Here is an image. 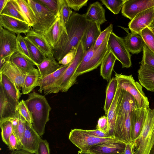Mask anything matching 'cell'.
Listing matches in <instances>:
<instances>
[{"label": "cell", "mask_w": 154, "mask_h": 154, "mask_svg": "<svg viewBox=\"0 0 154 154\" xmlns=\"http://www.w3.org/2000/svg\"><path fill=\"white\" fill-rule=\"evenodd\" d=\"M27 1L36 18V23L32 29L37 33L43 35L54 23L57 16L36 0Z\"/></svg>", "instance_id": "ba28073f"}, {"label": "cell", "mask_w": 154, "mask_h": 154, "mask_svg": "<svg viewBox=\"0 0 154 154\" xmlns=\"http://www.w3.org/2000/svg\"><path fill=\"white\" fill-rule=\"evenodd\" d=\"M154 19V6L137 14L128 23L131 32L139 34L145 28L149 27Z\"/></svg>", "instance_id": "5bb4252c"}, {"label": "cell", "mask_w": 154, "mask_h": 154, "mask_svg": "<svg viewBox=\"0 0 154 154\" xmlns=\"http://www.w3.org/2000/svg\"><path fill=\"white\" fill-rule=\"evenodd\" d=\"M69 139L80 150L78 153L88 152L91 146L99 143L111 142H121L114 137L98 138L87 134L85 130L72 129L70 132Z\"/></svg>", "instance_id": "9c48e42d"}, {"label": "cell", "mask_w": 154, "mask_h": 154, "mask_svg": "<svg viewBox=\"0 0 154 154\" xmlns=\"http://www.w3.org/2000/svg\"><path fill=\"white\" fill-rule=\"evenodd\" d=\"M139 108L134 98L123 92L119 97L116 108L117 119L113 136L120 142L135 146L132 126V111Z\"/></svg>", "instance_id": "7a4b0ae2"}, {"label": "cell", "mask_w": 154, "mask_h": 154, "mask_svg": "<svg viewBox=\"0 0 154 154\" xmlns=\"http://www.w3.org/2000/svg\"><path fill=\"white\" fill-rule=\"evenodd\" d=\"M116 59L109 50L103 60L100 68V75L103 79L108 81L111 80V76Z\"/></svg>", "instance_id": "f1b7e54d"}, {"label": "cell", "mask_w": 154, "mask_h": 154, "mask_svg": "<svg viewBox=\"0 0 154 154\" xmlns=\"http://www.w3.org/2000/svg\"><path fill=\"white\" fill-rule=\"evenodd\" d=\"M85 15L88 19L93 21L100 25L107 21L105 10L101 4L98 1L90 5Z\"/></svg>", "instance_id": "484cf974"}, {"label": "cell", "mask_w": 154, "mask_h": 154, "mask_svg": "<svg viewBox=\"0 0 154 154\" xmlns=\"http://www.w3.org/2000/svg\"><path fill=\"white\" fill-rule=\"evenodd\" d=\"M139 34L147 47L154 53V34L151 29L147 27L143 30Z\"/></svg>", "instance_id": "60d3db41"}, {"label": "cell", "mask_w": 154, "mask_h": 154, "mask_svg": "<svg viewBox=\"0 0 154 154\" xmlns=\"http://www.w3.org/2000/svg\"><path fill=\"white\" fill-rule=\"evenodd\" d=\"M89 20L85 14L73 12L66 25L67 32L63 31L56 46L52 49L54 56L58 62L70 51L77 48Z\"/></svg>", "instance_id": "6da1fadb"}, {"label": "cell", "mask_w": 154, "mask_h": 154, "mask_svg": "<svg viewBox=\"0 0 154 154\" xmlns=\"http://www.w3.org/2000/svg\"><path fill=\"white\" fill-rule=\"evenodd\" d=\"M0 26L14 33L26 34L31 28L26 22L4 15H0Z\"/></svg>", "instance_id": "2e32d148"}, {"label": "cell", "mask_w": 154, "mask_h": 154, "mask_svg": "<svg viewBox=\"0 0 154 154\" xmlns=\"http://www.w3.org/2000/svg\"><path fill=\"white\" fill-rule=\"evenodd\" d=\"M88 134L93 137L98 138L114 137L109 136L108 134L97 129L92 130H85Z\"/></svg>", "instance_id": "816d5d0a"}, {"label": "cell", "mask_w": 154, "mask_h": 154, "mask_svg": "<svg viewBox=\"0 0 154 154\" xmlns=\"http://www.w3.org/2000/svg\"><path fill=\"white\" fill-rule=\"evenodd\" d=\"M11 56H9L6 57H0V71H1L6 63L10 60Z\"/></svg>", "instance_id": "11a10c76"}, {"label": "cell", "mask_w": 154, "mask_h": 154, "mask_svg": "<svg viewBox=\"0 0 154 154\" xmlns=\"http://www.w3.org/2000/svg\"><path fill=\"white\" fill-rule=\"evenodd\" d=\"M11 154H34L27 151L20 149L12 151Z\"/></svg>", "instance_id": "9f6ffc18"}, {"label": "cell", "mask_w": 154, "mask_h": 154, "mask_svg": "<svg viewBox=\"0 0 154 154\" xmlns=\"http://www.w3.org/2000/svg\"><path fill=\"white\" fill-rule=\"evenodd\" d=\"M143 56L140 63L146 64L154 68V53L144 43L143 47Z\"/></svg>", "instance_id": "7bdbcfd3"}, {"label": "cell", "mask_w": 154, "mask_h": 154, "mask_svg": "<svg viewBox=\"0 0 154 154\" xmlns=\"http://www.w3.org/2000/svg\"><path fill=\"white\" fill-rule=\"evenodd\" d=\"M69 64L61 65L60 68L55 72L43 78H39L38 84V86L39 87L38 91L41 93L44 91L45 94L46 95L47 92L54 87Z\"/></svg>", "instance_id": "44dd1931"}, {"label": "cell", "mask_w": 154, "mask_h": 154, "mask_svg": "<svg viewBox=\"0 0 154 154\" xmlns=\"http://www.w3.org/2000/svg\"><path fill=\"white\" fill-rule=\"evenodd\" d=\"M154 6V0H126L122 8V14L131 20L139 13Z\"/></svg>", "instance_id": "4fadbf2b"}, {"label": "cell", "mask_w": 154, "mask_h": 154, "mask_svg": "<svg viewBox=\"0 0 154 154\" xmlns=\"http://www.w3.org/2000/svg\"><path fill=\"white\" fill-rule=\"evenodd\" d=\"M9 0H0V14L6 5Z\"/></svg>", "instance_id": "6f0895ef"}, {"label": "cell", "mask_w": 154, "mask_h": 154, "mask_svg": "<svg viewBox=\"0 0 154 154\" xmlns=\"http://www.w3.org/2000/svg\"><path fill=\"white\" fill-rule=\"evenodd\" d=\"M18 104L8 96L0 85V124L15 116Z\"/></svg>", "instance_id": "7c38bea8"}, {"label": "cell", "mask_w": 154, "mask_h": 154, "mask_svg": "<svg viewBox=\"0 0 154 154\" xmlns=\"http://www.w3.org/2000/svg\"><path fill=\"white\" fill-rule=\"evenodd\" d=\"M154 145V108L148 109L141 132L136 141L134 154H149Z\"/></svg>", "instance_id": "8992f818"}, {"label": "cell", "mask_w": 154, "mask_h": 154, "mask_svg": "<svg viewBox=\"0 0 154 154\" xmlns=\"http://www.w3.org/2000/svg\"><path fill=\"white\" fill-rule=\"evenodd\" d=\"M84 54L82 41L77 48L75 56L62 76L57 81L54 87L46 95L59 92H66L76 82V71L81 63Z\"/></svg>", "instance_id": "277c9868"}, {"label": "cell", "mask_w": 154, "mask_h": 154, "mask_svg": "<svg viewBox=\"0 0 154 154\" xmlns=\"http://www.w3.org/2000/svg\"><path fill=\"white\" fill-rule=\"evenodd\" d=\"M126 144L119 142L102 143L91 147L88 152L94 154H123Z\"/></svg>", "instance_id": "ac0fdd59"}, {"label": "cell", "mask_w": 154, "mask_h": 154, "mask_svg": "<svg viewBox=\"0 0 154 154\" xmlns=\"http://www.w3.org/2000/svg\"><path fill=\"white\" fill-rule=\"evenodd\" d=\"M115 75L119 87L134 97L139 108H149V102L143 90L142 86L134 80L132 75H128L116 73Z\"/></svg>", "instance_id": "52a82bcc"}, {"label": "cell", "mask_w": 154, "mask_h": 154, "mask_svg": "<svg viewBox=\"0 0 154 154\" xmlns=\"http://www.w3.org/2000/svg\"><path fill=\"white\" fill-rule=\"evenodd\" d=\"M108 49L122 65L123 68H128L132 65L131 55L123 39L112 32L108 42Z\"/></svg>", "instance_id": "30bf717a"}, {"label": "cell", "mask_w": 154, "mask_h": 154, "mask_svg": "<svg viewBox=\"0 0 154 154\" xmlns=\"http://www.w3.org/2000/svg\"><path fill=\"white\" fill-rule=\"evenodd\" d=\"M18 112L25 119L26 121L30 126H32V118L31 113L26 106L24 100H21L19 103L17 108Z\"/></svg>", "instance_id": "b9f144b4"}, {"label": "cell", "mask_w": 154, "mask_h": 154, "mask_svg": "<svg viewBox=\"0 0 154 154\" xmlns=\"http://www.w3.org/2000/svg\"><path fill=\"white\" fill-rule=\"evenodd\" d=\"M41 137L27 122L21 141V149L36 154Z\"/></svg>", "instance_id": "9a60e30c"}, {"label": "cell", "mask_w": 154, "mask_h": 154, "mask_svg": "<svg viewBox=\"0 0 154 154\" xmlns=\"http://www.w3.org/2000/svg\"><path fill=\"white\" fill-rule=\"evenodd\" d=\"M58 6L57 15L66 26L73 11L68 6L65 0H58Z\"/></svg>", "instance_id": "74e56055"}, {"label": "cell", "mask_w": 154, "mask_h": 154, "mask_svg": "<svg viewBox=\"0 0 154 154\" xmlns=\"http://www.w3.org/2000/svg\"><path fill=\"white\" fill-rule=\"evenodd\" d=\"M110 34L107 35L97 49L94 50L93 47L88 51L84 52L82 61L76 71L77 77L94 70L101 65L109 51L107 44Z\"/></svg>", "instance_id": "5b68a950"}, {"label": "cell", "mask_w": 154, "mask_h": 154, "mask_svg": "<svg viewBox=\"0 0 154 154\" xmlns=\"http://www.w3.org/2000/svg\"><path fill=\"white\" fill-rule=\"evenodd\" d=\"M118 86L116 77L113 78L109 82L106 91V97L103 108L105 114L107 115L109 109L115 96Z\"/></svg>", "instance_id": "836d02e7"}, {"label": "cell", "mask_w": 154, "mask_h": 154, "mask_svg": "<svg viewBox=\"0 0 154 154\" xmlns=\"http://www.w3.org/2000/svg\"><path fill=\"white\" fill-rule=\"evenodd\" d=\"M17 40L18 51L24 55L33 62L30 57L24 37L22 36L20 34H17Z\"/></svg>", "instance_id": "ee69618b"}, {"label": "cell", "mask_w": 154, "mask_h": 154, "mask_svg": "<svg viewBox=\"0 0 154 154\" xmlns=\"http://www.w3.org/2000/svg\"><path fill=\"white\" fill-rule=\"evenodd\" d=\"M69 8L75 11H79L81 8L87 5L88 0H65Z\"/></svg>", "instance_id": "7dc6e473"}, {"label": "cell", "mask_w": 154, "mask_h": 154, "mask_svg": "<svg viewBox=\"0 0 154 154\" xmlns=\"http://www.w3.org/2000/svg\"><path fill=\"white\" fill-rule=\"evenodd\" d=\"M10 61L26 74L35 68L33 62L18 51L12 54Z\"/></svg>", "instance_id": "4dcf8cb0"}, {"label": "cell", "mask_w": 154, "mask_h": 154, "mask_svg": "<svg viewBox=\"0 0 154 154\" xmlns=\"http://www.w3.org/2000/svg\"><path fill=\"white\" fill-rule=\"evenodd\" d=\"M76 49H73L67 53L58 63L62 65H66L70 64L73 59L76 51Z\"/></svg>", "instance_id": "f907efd6"}, {"label": "cell", "mask_w": 154, "mask_h": 154, "mask_svg": "<svg viewBox=\"0 0 154 154\" xmlns=\"http://www.w3.org/2000/svg\"><path fill=\"white\" fill-rule=\"evenodd\" d=\"M148 109L137 108L132 112V126L135 143L142 131L146 118Z\"/></svg>", "instance_id": "cb8c5ba5"}, {"label": "cell", "mask_w": 154, "mask_h": 154, "mask_svg": "<svg viewBox=\"0 0 154 154\" xmlns=\"http://www.w3.org/2000/svg\"><path fill=\"white\" fill-rule=\"evenodd\" d=\"M149 154H154V145L152 148Z\"/></svg>", "instance_id": "680465c9"}, {"label": "cell", "mask_w": 154, "mask_h": 154, "mask_svg": "<svg viewBox=\"0 0 154 154\" xmlns=\"http://www.w3.org/2000/svg\"><path fill=\"white\" fill-rule=\"evenodd\" d=\"M151 30L152 31V32H153V34H154V29H152V28H150Z\"/></svg>", "instance_id": "6125c7cd"}, {"label": "cell", "mask_w": 154, "mask_h": 154, "mask_svg": "<svg viewBox=\"0 0 154 154\" xmlns=\"http://www.w3.org/2000/svg\"><path fill=\"white\" fill-rule=\"evenodd\" d=\"M112 30L113 25L110 24L104 30L101 32L93 48L94 50L97 49L100 47L107 35L112 32Z\"/></svg>", "instance_id": "bcb514c9"}, {"label": "cell", "mask_w": 154, "mask_h": 154, "mask_svg": "<svg viewBox=\"0 0 154 154\" xmlns=\"http://www.w3.org/2000/svg\"><path fill=\"white\" fill-rule=\"evenodd\" d=\"M24 102L32 115V127L42 137L51 108L45 96L34 91L29 94Z\"/></svg>", "instance_id": "3957f363"}, {"label": "cell", "mask_w": 154, "mask_h": 154, "mask_svg": "<svg viewBox=\"0 0 154 154\" xmlns=\"http://www.w3.org/2000/svg\"><path fill=\"white\" fill-rule=\"evenodd\" d=\"M48 142L46 140H40L36 154H50Z\"/></svg>", "instance_id": "681fc988"}, {"label": "cell", "mask_w": 154, "mask_h": 154, "mask_svg": "<svg viewBox=\"0 0 154 154\" xmlns=\"http://www.w3.org/2000/svg\"><path fill=\"white\" fill-rule=\"evenodd\" d=\"M0 85L2 86L8 96L19 104V100L22 94L15 84L5 75L0 73Z\"/></svg>", "instance_id": "83f0119b"}, {"label": "cell", "mask_w": 154, "mask_h": 154, "mask_svg": "<svg viewBox=\"0 0 154 154\" xmlns=\"http://www.w3.org/2000/svg\"><path fill=\"white\" fill-rule=\"evenodd\" d=\"M43 5L57 16L58 11V0H36Z\"/></svg>", "instance_id": "f6af8a7d"}, {"label": "cell", "mask_w": 154, "mask_h": 154, "mask_svg": "<svg viewBox=\"0 0 154 154\" xmlns=\"http://www.w3.org/2000/svg\"><path fill=\"white\" fill-rule=\"evenodd\" d=\"M18 116L17 123L16 125L13 126V132L17 138L18 143L17 150L21 149V141L26 130V123L25 119L18 111Z\"/></svg>", "instance_id": "8d00e7d4"}, {"label": "cell", "mask_w": 154, "mask_h": 154, "mask_svg": "<svg viewBox=\"0 0 154 154\" xmlns=\"http://www.w3.org/2000/svg\"><path fill=\"white\" fill-rule=\"evenodd\" d=\"M0 73L7 76L16 85L20 90L22 88L26 73L11 61L7 62Z\"/></svg>", "instance_id": "d6986e66"}, {"label": "cell", "mask_w": 154, "mask_h": 154, "mask_svg": "<svg viewBox=\"0 0 154 154\" xmlns=\"http://www.w3.org/2000/svg\"><path fill=\"white\" fill-rule=\"evenodd\" d=\"M18 143L17 138L14 132L10 136L8 146L12 151L17 150Z\"/></svg>", "instance_id": "f5cc1de1"}, {"label": "cell", "mask_w": 154, "mask_h": 154, "mask_svg": "<svg viewBox=\"0 0 154 154\" xmlns=\"http://www.w3.org/2000/svg\"><path fill=\"white\" fill-rule=\"evenodd\" d=\"M54 55L46 57L37 66L40 78H43L57 71L61 66Z\"/></svg>", "instance_id": "4316f807"}, {"label": "cell", "mask_w": 154, "mask_h": 154, "mask_svg": "<svg viewBox=\"0 0 154 154\" xmlns=\"http://www.w3.org/2000/svg\"><path fill=\"white\" fill-rule=\"evenodd\" d=\"M17 51V36L0 26V57L11 56Z\"/></svg>", "instance_id": "8fae6325"}, {"label": "cell", "mask_w": 154, "mask_h": 154, "mask_svg": "<svg viewBox=\"0 0 154 154\" xmlns=\"http://www.w3.org/2000/svg\"><path fill=\"white\" fill-rule=\"evenodd\" d=\"M26 34V36L46 57L54 55L52 48L43 35L31 28Z\"/></svg>", "instance_id": "d4e9b609"}, {"label": "cell", "mask_w": 154, "mask_h": 154, "mask_svg": "<svg viewBox=\"0 0 154 154\" xmlns=\"http://www.w3.org/2000/svg\"><path fill=\"white\" fill-rule=\"evenodd\" d=\"M79 154H94L91 153H90V152H89L80 153Z\"/></svg>", "instance_id": "94428289"}, {"label": "cell", "mask_w": 154, "mask_h": 154, "mask_svg": "<svg viewBox=\"0 0 154 154\" xmlns=\"http://www.w3.org/2000/svg\"><path fill=\"white\" fill-rule=\"evenodd\" d=\"M24 37L30 57L33 63L37 66L46 56L26 36Z\"/></svg>", "instance_id": "e575fe53"}, {"label": "cell", "mask_w": 154, "mask_h": 154, "mask_svg": "<svg viewBox=\"0 0 154 154\" xmlns=\"http://www.w3.org/2000/svg\"><path fill=\"white\" fill-rule=\"evenodd\" d=\"M127 32L126 36L123 38V41L130 52L134 54H138L143 50L144 42L139 34L129 31V28L119 26Z\"/></svg>", "instance_id": "603a6c76"}, {"label": "cell", "mask_w": 154, "mask_h": 154, "mask_svg": "<svg viewBox=\"0 0 154 154\" xmlns=\"http://www.w3.org/2000/svg\"><path fill=\"white\" fill-rule=\"evenodd\" d=\"M121 89L118 85L115 96L107 115L109 125L108 135L112 137H114L113 135L117 117V106Z\"/></svg>", "instance_id": "f546056e"}, {"label": "cell", "mask_w": 154, "mask_h": 154, "mask_svg": "<svg viewBox=\"0 0 154 154\" xmlns=\"http://www.w3.org/2000/svg\"><path fill=\"white\" fill-rule=\"evenodd\" d=\"M126 0H101V2L111 12L118 14Z\"/></svg>", "instance_id": "ab89813d"}, {"label": "cell", "mask_w": 154, "mask_h": 154, "mask_svg": "<svg viewBox=\"0 0 154 154\" xmlns=\"http://www.w3.org/2000/svg\"><path fill=\"white\" fill-rule=\"evenodd\" d=\"M39 78L40 75L38 69L35 68L33 71L27 73L22 88V94H25L30 93L38 86Z\"/></svg>", "instance_id": "1f68e13d"}, {"label": "cell", "mask_w": 154, "mask_h": 154, "mask_svg": "<svg viewBox=\"0 0 154 154\" xmlns=\"http://www.w3.org/2000/svg\"><path fill=\"white\" fill-rule=\"evenodd\" d=\"M96 128L108 134L109 125L107 116H103L99 118Z\"/></svg>", "instance_id": "c3c4849f"}, {"label": "cell", "mask_w": 154, "mask_h": 154, "mask_svg": "<svg viewBox=\"0 0 154 154\" xmlns=\"http://www.w3.org/2000/svg\"><path fill=\"white\" fill-rule=\"evenodd\" d=\"M101 32L100 25L93 21L89 20L82 40L84 52L88 51L94 47Z\"/></svg>", "instance_id": "e0dca14e"}, {"label": "cell", "mask_w": 154, "mask_h": 154, "mask_svg": "<svg viewBox=\"0 0 154 154\" xmlns=\"http://www.w3.org/2000/svg\"><path fill=\"white\" fill-rule=\"evenodd\" d=\"M64 30L67 32L66 26L57 15L54 23L43 35L52 49L55 47Z\"/></svg>", "instance_id": "ffe728a7"}, {"label": "cell", "mask_w": 154, "mask_h": 154, "mask_svg": "<svg viewBox=\"0 0 154 154\" xmlns=\"http://www.w3.org/2000/svg\"><path fill=\"white\" fill-rule=\"evenodd\" d=\"M0 127L2 140L8 146L9 138L13 132L12 123L9 120L5 121L0 124Z\"/></svg>", "instance_id": "f35d334b"}, {"label": "cell", "mask_w": 154, "mask_h": 154, "mask_svg": "<svg viewBox=\"0 0 154 154\" xmlns=\"http://www.w3.org/2000/svg\"><path fill=\"white\" fill-rule=\"evenodd\" d=\"M134 147L129 143L126 144V146L123 154H134Z\"/></svg>", "instance_id": "db71d44e"}, {"label": "cell", "mask_w": 154, "mask_h": 154, "mask_svg": "<svg viewBox=\"0 0 154 154\" xmlns=\"http://www.w3.org/2000/svg\"><path fill=\"white\" fill-rule=\"evenodd\" d=\"M139 83L147 90L154 92V68L140 63L138 72Z\"/></svg>", "instance_id": "7402d4cb"}, {"label": "cell", "mask_w": 154, "mask_h": 154, "mask_svg": "<svg viewBox=\"0 0 154 154\" xmlns=\"http://www.w3.org/2000/svg\"><path fill=\"white\" fill-rule=\"evenodd\" d=\"M4 15L26 22L19 10L16 0H9L0 15Z\"/></svg>", "instance_id": "d590c367"}, {"label": "cell", "mask_w": 154, "mask_h": 154, "mask_svg": "<svg viewBox=\"0 0 154 154\" xmlns=\"http://www.w3.org/2000/svg\"><path fill=\"white\" fill-rule=\"evenodd\" d=\"M20 12L30 27H32L36 23L35 14L27 0H16Z\"/></svg>", "instance_id": "d6a6232c"}, {"label": "cell", "mask_w": 154, "mask_h": 154, "mask_svg": "<svg viewBox=\"0 0 154 154\" xmlns=\"http://www.w3.org/2000/svg\"><path fill=\"white\" fill-rule=\"evenodd\" d=\"M150 28H152L154 29V19L151 23V24L149 26V27Z\"/></svg>", "instance_id": "91938a15"}]
</instances>
